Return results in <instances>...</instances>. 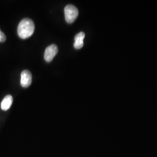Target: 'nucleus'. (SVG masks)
Returning a JSON list of instances; mask_svg holds the SVG:
<instances>
[{
    "label": "nucleus",
    "instance_id": "nucleus-6",
    "mask_svg": "<svg viewBox=\"0 0 157 157\" xmlns=\"http://www.w3.org/2000/svg\"><path fill=\"white\" fill-rule=\"evenodd\" d=\"M13 102V98L11 95H6L1 102V108L2 110L6 111L10 109Z\"/></svg>",
    "mask_w": 157,
    "mask_h": 157
},
{
    "label": "nucleus",
    "instance_id": "nucleus-2",
    "mask_svg": "<svg viewBox=\"0 0 157 157\" xmlns=\"http://www.w3.org/2000/svg\"><path fill=\"white\" fill-rule=\"evenodd\" d=\"M65 16L67 22L72 23L75 21L78 17V8L73 5H67L65 8Z\"/></svg>",
    "mask_w": 157,
    "mask_h": 157
},
{
    "label": "nucleus",
    "instance_id": "nucleus-3",
    "mask_svg": "<svg viewBox=\"0 0 157 157\" xmlns=\"http://www.w3.org/2000/svg\"><path fill=\"white\" fill-rule=\"evenodd\" d=\"M58 51V48L56 44H51L45 49L44 59L47 62H50L53 59Z\"/></svg>",
    "mask_w": 157,
    "mask_h": 157
},
{
    "label": "nucleus",
    "instance_id": "nucleus-5",
    "mask_svg": "<svg viewBox=\"0 0 157 157\" xmlns=\"http://www.w3.org/2000/svg\"><path fill=\"white\" fill-rule=\"evenodd\" d=\"M84 37L85 34L84 32H81L77 34L75 37V43H74V47L76 49H80L84 45Z\"/></svg>",
    "mask_w": 157,
    "mask_h": 157
},
{
    "label": "nucleus",
    "instance_id": "nucleus-7",
    "mask_svg": "<svg viewBox=\"0 0 157 157\" xmlns=\"http://www.w3.org/2000/svg\"><path fill=\"white\" fill-rule=\"evenodd\" d=\"M6 36L5 34L0 30V42H4L6 41Z\"/></svg>",
    "mask_w": 157,
    "mask_h": 157
},
{
    "label": "nucleus",
    "instance_id": "nucleus-1",
    "mask_svg": "<svg viewBox=\"0 0 157 157\" xmlns=\"http://www.w3.org/2000/svg\"><path fill=\"white\" fill-rule=\"evenodd\" d=\"M34 29L33 21L29 18H25L19 23L17 27V33L21 39H25L33 34Z\"/></svg>",
    "mask_w": 157,
    "mask_h": 157
},
{
    "label": "nucleus",
    "instance_id": "nucleus-4",
    "mask_svg": "<svg viewBox=\"0 0 157 157\" xmlns=\"http://www.w3.org/2000/svg\"><path fill=\"white\" fill-rule=\"evenodd\" d=\"M32 76L28 70H25L21 74V84L23 87H28L32 84Z\"/></svg>",
    "mask_w": 157,
    "mask_h": 157
}]
</instances>
